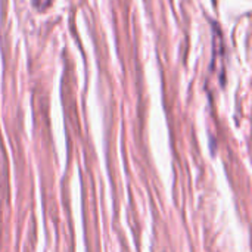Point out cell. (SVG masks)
<instances>
[{
    "instance_id": "6da1fadb",
    "label": "cell",
    "mask_w": 252,
    "mask_h": 252,
    "mask_svg": "<svg viewBox=\"0 0 252 252\" xmlns=\"http://www.w3.org/2000/svg\"><path fill=\"white\" fill-rule=\"evenodd\" d=\"M31 1H32V6L38 12H44L50 6V3H52V0H31Z\"/></svg>"
}]
</instances>
